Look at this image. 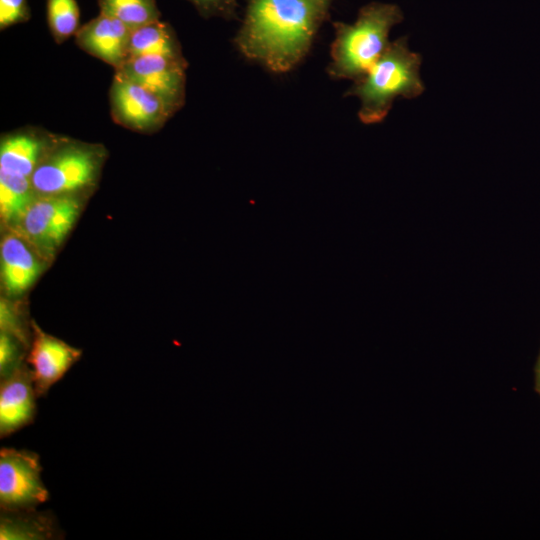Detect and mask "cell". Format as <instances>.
<instances>
[{
  "mask_svg": "<svg viewBox=\"0 0 540 540\" xmlns=\"http://www.w3.org/2000/svg\"><path fill=\"white\" fill-rule=\"evenodd\" d=\"M332 0H248L235 45L275 73L295 68L310 50Z\"/></svg>",
  "mask_w": 540,
  "mask_h": 540,
  "instance_id": "6da1fadb",
  "label": "cell"
},
{
  "mask_svg": "<svg viewBox=\"0 0 540 540\" xmlns=\"http://www.w3.org/2000/svg\"><path fill=\"white\" fill-rule=\"evenodd\" d=\"M402 20L399 6L372 2L359 10L353 24L334 22L328 75L353 82L360 79L385 52L390 30Z\"/></svg>",
  "mask_w": 540,
  "mask_h": 540,
  "instance_id": "7a4b0ae2",
  "label": "cell"
},
{
  "mask_svg": "<svg viewBox=\"0 0 540 540\" xmlns=\"http://www.w3.org/2000/svg\"><path fill=\"white\" fill-rule=\"evenodd\" d=\"M420 65L421 57L408 48L407 37L391 42L377 62L345 94L360 99L359 119L364 124L380 123L397 97L411 99L422 94L424 84L420 78Z\"/></svg>",
  "mask_w": 540,
  "mask_h": 540,
  "instance_id": "3957f363",
  "label": "cell"
},
{
  "mask_svg": "<svg viewBox=\"0 0 540 540\" xmlns=\"http://www.w3.org/2000/svg\"><path fill=\"white\" fill-rule=\"evenodd\" d=\"M103 154L99 147L66 143L51 147L31 176L37 196L79 195L96 182Z\"/></svg>",
  "mask_w": 540,
  "mask_h": 540,
  "instance_id": "277c9868",
  "label": "cell"
},
{
  "mask_svg": "<svg viewBox=\"0 0 540 540\" xmlns=\"http://www.w3.org/2000/svg\"><path fill=\"white\" fill-rule=\"evenodd\" d=\"M81 208L79 195L37 196L9 230L21 234L50 260L74 227Z\"/></svg>",
  "mask_w": 540,
  "mask_h": 540,
  "instance_id": "5b68a950",
  "label": "cell"
},
{
  "mask_svg": "<svg viewBox=\"0 0 540 540\" xmlns=\"http://www.w3.org/2000/svg\"><path fill=\"white\" fill-rule=\"evenodd\" d=\"M39 455L25 449L0 450L1 511L36 509L49 498L41 479Z\"/></svg>",
  "mask_w": 540,
  "mask_h": 540,
  "instance_id": "8992f818",
  "label": "cell"
},
{
  "mask_svg": "<svg viewBox=\"0 0 540 540\" xmlns=\"http://www.w3.org/2000/svg\"><path fill=\"white\" fill-rule=\"evenodd\" d=\"M186 66L183 57L142 55L128 57L116 73L153 92L176 111L184 101Z\"/></svg>",
  "mask_w": 540,
  "mask_h": 540,
  "instance_id": "52a82bcc",
  "label": "cell"
},
{
  "mask_svg": "<svg viewBox=\"0 0 540 540\" xmlns=\"http://www.w3.org/2000/svg\"><path fill=\"white\" fill-rule=\"evenodd\" d=\"M110 102L117 122L136 131H153L175 112L160 97L145 87L115 74Z\"/></svg>",
  "mask_w": 540,
  "mask_h": 540,
  "instance_id": "ba28073f",
  "label": "cell"
},
{
  "mask_svg": "<svg viewBox=\"0 0 540 540\" xmlns=\"http://www.w3.org/2000/svg\"><path fill=\"white\" fill-rule=\"evenodd\" d=\"M81 354L80 349L44 332L32 321V340L26 363L32 371L37 397L45 396L78 361Z\"/></svg>",
  "mask_w": 540,
  "mask_h": 540,
  "instance_id": "9c48e42d",
  "label": "cell"
},
{
  "mask_svg": "<svg viewBox=\"0 0 540 540\" xmlns=\"http://www.w3.org/2000/svg\"><path fill=\"white\" fill-rule=\"evenodd\" d=\"M45 261L25 237L8 229L0 246L1 283L5 297L12 300L25 294L43 272Z\"/></svg>",
  "mask_w": 540,
  "mask_h": 540,
  "instance_id": "30bf717a",
  "label": "cell"
},
{
  "mask_svg": "<svg viewBox=\"0 0 540 540\" xmlns=\"http://www.w3.org/2000/svg\"><path fill=\"white\" fill-rule=\"evenodd\" d=\"M36 392L27 363L0 384V437L4 438L33 423Z\"/></svg>",
  "mask_w": 540,
  "mask_h": 540,
  "instance_id": "8fae6325",
  "label": "cell"
},
{
  "mask_svg": "<svg viewBox=\"0 0 540 540\" xmlns=\"http://www.w3.org/2000/svg\"><path fill=\"white\" fill-rule=\"evenodd\" d=\"M131 31L118 19L100 13L78 29L76 40L83 50L117 70L128 58Z\"/></svg>",
  "mask_w": 540,
  "mask_h": 540,
  "instance_id": "7c38bea8",
  "label": "cell"
},
{
  "mask_svg": "<svg viewBox=\"0 0 540 540\" xmlns=\"http://www.w3.org/2000/svg\"><path fill=\"white\" fill-rule=\"evenodd\" d=\"M64 536L50 511H1V540H52Z\"/></svg>",
  "mask_w": 540,
  "mask_h": 540,
  "instance_id": "4fadbf2b",
  "label": "cell"
},
{
  "mask_svg": "<svg viewBox=\"0 0 540 540\" xmlns=\"http://www.w3.org/2000/svg\"><path fill=\"white\" fill-rule=\"evenodd\" d=\"M50 148L44 138L34 133L5 136L0 145V169L31 178Z\"/></svg>",
  "mask_w": 540,
  "mask_h": 540,
  "instance_id": "5bb4252c",
  "label": "cell"
},
{
  "mask_svg": "<svg viewBox=\"0 0 540 540\" xmlns=\"http://www.w3.org/2000/svg\"><path fill=\"white\" fill-rule=\"evenodd\" d=\"M36 197L30 177L0 169V215L6 230L17 225Z\"/></svg>",
  "mask_w": 540,
  "mask_h": 540,
  "instance_id": "9a60e30c",
  "label": "cell"
},
{
  "mask_svg": "<svg viewBox=\"0 0 540 540\" xmlns=\"http://www.w3.org/2000/svg\"><path fill=\"white\" fill-rule=\"evenodd\" d=\"M142 55L183 57L172 28L160 19L131 31L128 57Z\"/></svg>",
  "mask_w": 540,
  "mask_h": 540,
  "instance_id": "2e32d148",
  "label": "cell"
},
{
  "mask_svg": "<svg viewBox=\"0 0 540 540\" xmlns=\"http://www.w3.org/2000/svg\"><path fill=\"white\" fill-rule=\"evenodd\" d=\"M100 13L116 18L131 30L159 20L154 0H99Z\"/></svg>",
  "mask_w": 540,
  "mask_h": 540,
  "instance_id": "e0dca14e",
  "label": "cell"
},
{
  "mask_svg": "<svg viewBox=\"0 0 540 540\" xmlns=\"http://www.w3.org/2000/svg\"><path fill=\"white\" fill-rule=\"evenodd\" d=\"M47 19L54 39L61 43L76 34L79 8L75 0H47Z\"/></svg>",
  "mask_w": 540,
  "mask_h": 540,
  "instance_id": "ac0fdd59",
  "label": "cell"
},
{
  "mask_svg": "<svg viewBox=\"0 0 540 540\" xmlns=\"http://www.w3.org/2000/svg\"><path fill=\"white\" fill-rule=\"evenodd\" d=\"M0 328L30 347L32 340V322L28 320L22 310L14 305L11 299L2 298L0 305Z\"/></svg>",
  "mask_w": 540,
  "mask_h": 540,
  "instance_id": "d6986e66",
  "label": "cell"
},
{
  "mask_svg": "<svg viewBox=\"0 0 540 540\" xmlns=\"http://www.w3.org/2000/svg\"><path fill=\"white\" fill-rule=\"evenodd\" d=\"M29 346L15 336L0 332V377L6 378L16 372L27 358Z\"/></svg>",
  "mask_w": 540,
  "mask_h": 540,
  "instance_id": "ffe728a7",
  "label": "cell"
},
{
  "mask_svg": "<svg viewBox=\"0 0 540 540\" xmlns=\"http://www.w3.org/2000/svg\"><path fill=\"white\" fill-rule=\"evenodd\" d=\"M206 18L221 17L233 19L236 17L238 0H186Z\"/></svg>",
  "mask_w": 540,
  "mask_h": 540,
  "instance_id": "44dd1931",
  "label": "cell"
},
{
  "mask_svg": "<svg viewBox=\"0 0 540 540\" xmlns=\"http://www.w3.org/2000/svg\"><path fill=\"white\" fill-rule=\"evenodd\" d=\"M28 17L29 10L26 0H0L1 29L26 21Z\"/></svg>",
  "mask_w": 540,
  "mask_h": 540,
  "instance_id": "7402d4cb",
  "label": "cell"
},
{
  "mask_svg": "<svg viewBox=\"0 0 540 540\" xmlns=\"http://www.w3.org/2000/svg\"><path fill=\"white\" fill-rule=\"evenodd\" d=\"M535 390L540 394V354L535 367Z\"/></svg>",
  "mask_w": 540,
  "mask_h": 540,
  "instance_id": "603a6c76",
  "label": "cell"
}]
</instances>
